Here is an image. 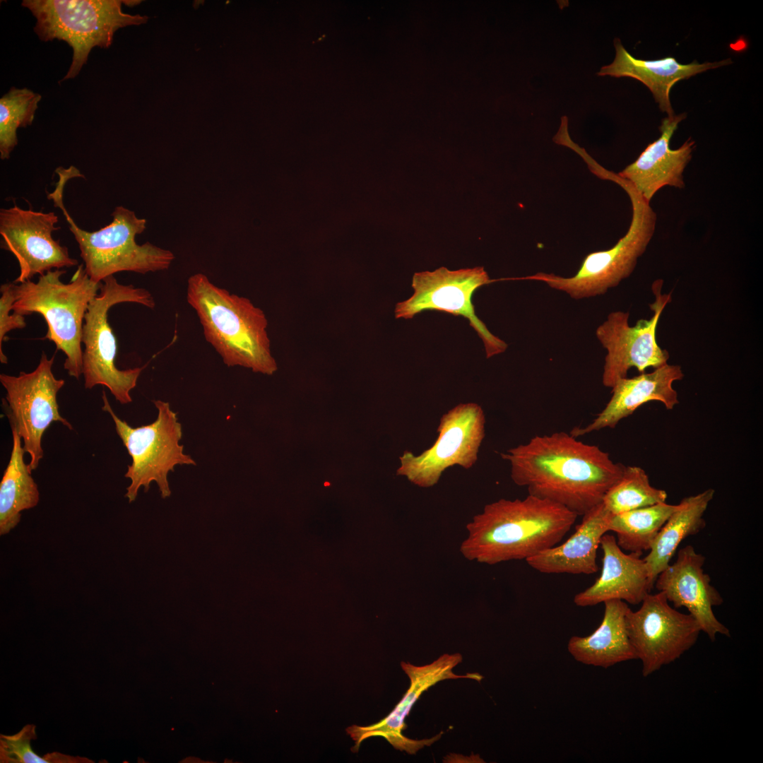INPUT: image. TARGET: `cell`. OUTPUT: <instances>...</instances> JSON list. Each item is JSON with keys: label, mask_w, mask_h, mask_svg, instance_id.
<instances>
[{"label": "cell", "mask_w": 763, "mask_h": 763, "mask_svg": "<svg viewBox=\"0 0 763 763\" xmlns=\"http://www.w3.org/2000/svg\"><path fill=\"white\" fill-rule=\"evenodd\" d=\"M485 416L475 403H460L440 418L434 443L419 455L406 451L399 457L397 475L420 487L437 484L443 472L459 466L471 468L485 437Z\"/></svg>", "instance_id": "8fae6325"}, {"label": "cell", "mask_w": 763, "mask_h": 763, "mask_svg": "<svg viewBox=\"0 0 763 763\" xmlns=\"http://www.w3.org/2000/svg\"><path fill=\"white\" fill-rule=\"evenodd\" d=\"M0 362L3 364L8 362V358L3 352V343L6 335L15 329H23L26 326L25 316L13 313L12 306L16 300L15 283L8 282L2 284L0 287Z\"/></svg>", "instance_id": "f546056e"}, {"label": "cell", "mask_w": 763, "mask_h": 763, "mask_svg": "<svg viewBox=\"0 0 763 763\" xmlns=\"http://www.w3.org/2000/svg\"><path fill=\"white\" fill-rule=\"evenodd\" d=\"M56 172L59 180L47 198L63 212L78 244L85 271L92 280L101 283L122 271L145 274L170 266L175 259L172 252L148 242L136 243L135 237L146 230V220L138 218L134 211L124 206L115 207L112 221L98 230L89 232L78 226L65 208L63 196L66 182L80 177V172L71 166L67 169L58 167Z\"/></svg>", "instance_id": "277c9868"}, {"label": "cell", "mask_w": 763, "mask_h": 763, "mask_svg": "<svg viewBox=\"0 0 763 763\" xmlns=\"http://www.w3.org/2000/svg\"><path fill=\"white\" fill-rule=\"evenodd\" d=\"M500 456L509 463L516 485L578 516L602 502L625 467L598 446L564 432L536 435Z\"/></svg>", "instance_id": "6da1fadb"}, {"label": "cell", "mask_w": 763, "mask_h": 763, "mask_svg": "<svg viewBox=\"0 0 763 763\" xmlns=\"http://www.w3.org/2000/svg\"><path fill=\"white\" fill-rule=\"evenodd\" d=\"M704 562L702 554L687 545L678 551L675 562L658 575L654 584L674 608L687 609L701 631L713 641L717 634L730 637L731 634L714 613L713 607L721 605L723 599L704 572Z\"/></svg>", "instance_id": "e0dca14e"}, {"label": "cell", "mask_w": 763, "mask_h": 763, "mask_svg": "<svg viewBox=\"0 0 763 763\" xmlns=\"http://www.w3.org/2000/svg\"><path fill=\"white\" fill-rule=\"evenodd\" d=\"M592 173L601 179L615 182L627 194L632 217L627 233L611 248L588 254L572 277L539 272L513 280L541 281L565 292L574 300H580L603 295L632 274L653 236L656 214L634 187L615 172L596 164Z\"/></svg>", "instance_id": "8992f818"}, {"label": "cell", "mask_w": 763, "mask_h": 763, "mask_svg": "<svg viewBox=\"0 0 763 763\" xmlns=\"http://www.w3.org/2000/svg\"><path fill=\"white\" fill-rule=\"evenodd\" d=\"M99 294L90 302L85 315L82 331V374L84 386H106L121 404L132 401L135 388L144 367L119 369L116 365L117 344L108 321V312L114 305L132 302L153 309L155 302L146 289L119 283L114 276L102 280Z\"/></svg>", "instance_id": "ba28073f"}, {"label": "cell", "mask_w": 763, "mask_h": 763, "mask_svg": "<svg viewBox=\"0 0 763 763\" xmlns=\"http://www.w3.org/2000/svg\"><path fill=\"white\" fill-rule=\"evenodd\" d=\"M35 726L28 724L14 735H0V762L1 763H93V760L80 756L53 752L40 757L31 747V741L37 739Z\"/></svg>", "instance_id": "f1b7e54d"}, {"label": "cell", "mask_w": 763, "mask_h": 763, "mask_svg": "<svg viewBox=\"0 0 763 763\" xmlns=\"http://www.w3.org/2000/svg\"><path fill=\"white\" fill-rule=\"evenodd\" d=\"M118 0H24L37 22L34 31L44 41L64 40L73 49L71 66L61 81L76 77L94 47L108 48L120 28L138 25L146 17L126 14Z\"/></svg>", "instance_id": "52a82bcc"}, {"label": "cell", "mask_w": 763, "mask_h": 763, "mask_svg": "<svg viewBox=\"0 0 763 763\" xmlns=\"http://www.w3.org/2000/svg\"><path fill=\"white\" fill-rule=\"evenodd\" d=\"M603 603V618L598 627L586 637L572 636L567 644L569 653L578 662L604 668L637 659L627 631L628 605L621 600Z\"/></svg>", "instance_id": "603a6c76"}, {"label": "cell", "mask_w": 763, "mask_h": 763, "mask_svg": "<svg viewBox=\"0 0 763 763\" xmlns=\"http://www.w3.org/2000/svg\"><path fill=\"white\" fill-rule=\"evenodd\" d=\"M683 377L680 365L668 363L649 373L620 379L611 388L609 401L593 421L584 427H574L569 434L578 438L604 428H614L622 419L651 401L660 402L667 410H672L679 403L673 384Z\"/></svg>", "instance_id": "ac0fdd59"}, {"label": "cell", "mask_w": 763, "mask_h": 763, "mask_svg": "<svg viewBox=\"0 0 763 763\" xmlns=\"http://www.w3.org/2000/svg\"><path fill=\"white\" fill-rule=\"evenodd\" d=\"M13 446L0 483V535H6L20 522L21 512L37 505L40 493L28 465L22 439L11 427Z\"/></svg>", "instance_id": "d4e9b609"}, {"label": "cell", "mask_w": 763, "mask_h": 763, "mask_svg": "<svg viewBox=\"0 0 763 763\" xmlns=\"http://www.w3.org/2000/svg\"><path fill=\"white\" fill-rule=\"evenodd\" d=\"M575 532L563 543L543 550L526 561L545 574H591L598 571L597 550L608 532L613 514L602 502L583 516Z\"/></svg>", "instance_id": "44dd1931"}, {"label": "cell", "mask_w": 763, "mask_h": 763, "mask_svg": "<svg viewBox=\"0 0 763 763\" xmlns=\"http://www.w3.org/2000/svg\"><path fill=\"white\" fill-rule=\"evenodd\" d=\"M663 283L659 279L652 284L655 300L649 304L653 312L649 319H639L630 326L628 312L615 311L597 328L596 336L607 351L602 376L605 386L612 388L617 381L627 377L632 367L641 374L647 368L668 364L669 353L658 345L656 337L661 313L671 301V293H662Z\"/></svg>", "instance_id": "4fadbf2b"}, {"label": "cell", "mask_w": 763, "mask_h": 763, "mask_svg": "<svg viewBox=\"0 0 763 763\" xmlns=\"http://www.w3.org/2000/svg\"><path fill=\"white\" fill-rule=\"evenodd\" d=\"M187 300L199 319L206 340L224 364L268 375L277 370L266 318L249 299L215 285L203 273H196L188 279Z\"/></svg>", "instance_id": "3957f363"}, {"label": "cell", "mask_w": 763, "mask_h": 763, "mask_svg": "<svg viewBox=\"0 0 763 763\" xmlns=\"http://www.w3.org/2000/svg\"><path fill=\"white\" fill-rule=\"evenodd\" d=\"M661 591L648 593L639 609L630 608L626 627L644 677L679 658L697 642L701 628L690 614L672 608Z\"/></svg>", "instance_id": "5bb4252c"}, {"label": "cell", "mask_w": 763, "mask_h": 763, "mask_svg": "<svg viewBox=\"0 0 763 763\" xmlns=\"http://www.w3.org/2000/svg\"><path fill=\"white\" fill-rule=\"evenodd\" d=\"M54 357L53 355L49 358L42 352L33 371L20 372L18 376L0 374L1 384L6 390L3 399L6 414L11 427L16 430L25 453L30 456L28 465L31 472L37 469L43 458L42 439L49 425L59 422L73 430L71 424L59 413L57 396L65 381L54 375Z\"/></svg>", "instance_id": "30bf717a"}, {"label": "cell", "mask_w": 763, "mask_h": 763, "mask_svg": "<svg viewBox=\"0 0 763 763\" xmlns=\"http://www.w3.org/2000/svg\"><path fill=\"white\" fill-rule=\"evenodd\" d=\"M491 280L483 266L450 271L440 267L433 271L415 273L412 279L413 295L396 304V319H410L424 311H439L461 316L469 321L483 342L486 357L504 352L507 344L492 334L478 318L472 296Z\"/></svg>", "instance_id": "7c38bea8"}, {"label": "cell", "mask_w": 763, "mask_h": 763, "mask_svg": "<svg viewBox=\"0 0 763 763\" xmlns=\"http://www.w3.org/2000/svg\"><path fill=\"white\" fill-rule=\"evenodd\" d=\"M714 494V490L709 488L683 498L658 533L649 554L643 558L653 587L658 575L669 565L681 542L704 528V515Z\"/></svg>", "instance_id": "cb8c5ba5"}, {"label": "cell", "mask_w": 763, "mask_h": 763, "mask_svg": "<svg viewBox=\"0 0 763 763\" xmlns=\"http://www.w3.org/2000/svg\"><path fill=\"white\" fill-rule=\"evenodd\" d=\"M614 46L615 57L613 61L602 66L597 75L629 77L639 81L650 90L660 110L670 117L675 115L670 101V92L677 82L733 62L731 59H727L715 62L699 64L694 61L682 64L671 57L645 60L633 57L618 38L615 39Z\"/></svg>", "instance_id": "7402d4cb"}, {"label": "cell", "mask_w": 763, "mask_h": 763, "mask_svg": "<svg viewBox=\"0 0 763 763\" xmlns=\"http://www.w3.org/2000/svg\"><path fill=\"white\" fill-rule=\"evenodd\" d=\"M600 545L603 553L601 575L591 586L575 595V605L588 607L610 600L641 603L653 588L644 559L636 553H625L610 534L602 536Z\"/></svg>", "instance_id": "ffe728a7"}, {"label": "cell", "mask_w": 763, "mask_h": 763, "mask_svg": "<svg viewBox=\"0 0 763 763\" xmlns=\"http://www.w3.org/2000/svg\"><path fill=\"white\" fill-rule=\"evenodd\" d=\"M102 399V409L112 417L116 432L132 460L124 475L131 480L125 494L129 502L136 500L141 487L148 492L153 482L157 483L163 499L169 497L171 495L169 473L174 471L177 465L196 464L191 456L184 452V446L179 443L182 430L177 413L168 402L153 401L158 410L155 421L132 427L115 414L105 391Z\"/></svg>", "instance_id": "9c48e42d"}, {"label": "cell", "mask_w": 763, "mask_h": 763, "mask_svg": "<svg viewBox=\"0 0 763 763\" xmlns=\"http://www.w3.org/2000/svg\"><path fill=\"white\" fill-rule=\"evenodd\" d=\"M42 96L12 87L0 98V158L8 159L18 144L17 130L31 125Z\"/></svg>", "instance_id": "83f0119b"}, {"label": "cell", "mask_w": 763, "mask_h": 763, "mask_svg": "<svg viewBox=\"0 0 763 763\" xmlns=\"http://www.w3.org/2000/svg\"><path fill=\"white\" fill-rule=\"evenodd\" d=\"M685 114L663 119L661 136L649 143L633 162L617 175L628 181L648 203L666 186L685 187L683 172L692 159L695 142L688 138L678 149L670 148V139Z\"/></svg>", "instance_id": "d6986e66"}, {"label": "cell", "mask_w": 763, "mask_h": 763, "mask_svg": "<svg viewBox=\"0 0 763 763\" xmlns=\"http://www.w3.org/2000/svg\"><path fill=\"white\" fill-rule=\"evenodd\" d=\"M462 659L460 653H444L430 664L422 666L401 662V668L410 679L408 690L388 716L379 722L367 726L353 725L346 728L347 733L355 743L352 751L357 752L361 743L372 737L384 738L395 749L405 751L409 755H415L418 750L438 740L442 733L431 738L421 740L406 737L403 734V730L407 728L405 719L421 694L437 682L458 678H468L480 682L483 678L480 674L475 673L463 675L455 674L453 669Z\"/></svg>", "instance_id": "2e32d148"}, {"label": "cell", "mask_w": 763, "mask_h": 763, "mask_svg": "<svg viewBox=\"0 0 763 763\" xmlns=\"http://www.w3.org/2000/svg\"><path fill=\"white\" fill-rule=\"evenodd\" d=\"M57 223L54 212L23 209L16 205L1 208V248L16 257L20 268L15 283L30 280L52 269L78 266L68 248L52 237V232L60 229Z\"/></svg>", "instance_id": "9a60e30c"}, {"label": "cell", "mask_w": 763, "mask_h": 763, "mask_svg": "<svg viewBox=\"0 0 763 763\" xmlns=\"http://www.w3.org/2000/svg\"><path fill=\"white\" fill-rule=\"evenodd\" d=\"M678 506L665 502L613 515L608 531L615 533L622 550L641 555L649 551L658 533Z\"/></svg>", "instance_id": "484cf974"}, {"label": "cell", "mask_w": 763, "mask_h": 763, "mask_svg": "<svg viewBox=\"0 0 763 763\" xmlns=\"http://www.w3.org/2000/svg\"><path fill=\"white\" fill-rule=\"evenodd\" d=\"M667 492L653 487L645 471L625 466L621 478L606 492L602 503L613 515L665 502Z\"/></svg>", "instance_id": "4316f807"}, {"label": "cell", "mask_w": 763, "mask_h": 763, "mask_svg": "<svg viewBox=\"0 0 763 763\" xmlns=\"http://www.w3.org/2000/svg\"><path fill=\"white\" fill-rule=\"evenodd\" d=\"M64 273L65 270L54 269L40 276L37 282L15 283L16 300L12 311L23 316L38 313L44 317L47 331L43 338L53 342L57 350L64 353V368L69 376L79 379L85 315L102 283L92 280L84 264L78 266L69 283L61 279Z\"/></svg>", "instance_id": "5b68a950"}, {"label": "cell", "mask_w": 763, "mask_h": 763, "mask_svg": "<svg viewBox=\"0 0 763 763\" xmlns=\"http://www.w3.org/2000/svg\"><path fill=\"white\" fill-rule=\"evenodd\" d=\"M578 515L552 502L528 495L486 504L466 525L463 557L489 565L527 560L557 545Z\"/></svg>", "instance_id": "7a4b0ae2"}]
</instances>
